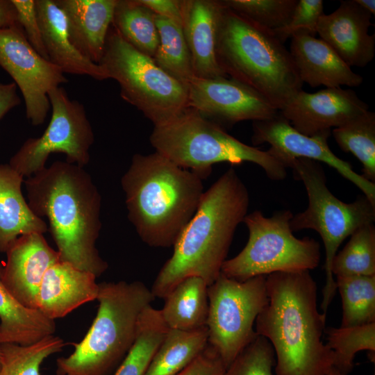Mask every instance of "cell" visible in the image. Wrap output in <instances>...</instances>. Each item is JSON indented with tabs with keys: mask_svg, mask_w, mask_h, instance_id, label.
I'll list each match as a JSON object with an SVG mask.
<instances>
[{
	"mask_svg": "<svg viewBox=\"0 0 375 375\" xmlns=\"http://www.w3.org/2000/svg\"><path fill=\"white\" fill-rule=\"evenodd\" d=\"M24 184L30 208L49 221L60 260L97 278L103 274L108 265L96 247L101 197L92 176L77 165L56 161Z\"/></svg>",
	"mask_w": 375,
	"mask_h": 375,
	"instance_id": "6da1fadb",
	"label": "cell"
},
{
	"mask_svg": "<svg viewBox=\"0 0 375 375\" xmlns=\"http://www.w3.org/2000/svg\"><path fill=\"white\" fill-rule=\"evenodd\" d=\"M268 303L256 320V333L272 344L276 375H327L331 350L322 340L326 314L317 310V286L310 271L266 276Z\"/></svg>",
	"mask_w": 375,
	"mask_h": 375,
	"instance_id": "7a4b0ae2",
	"label": "cell"
},
{
	"mask_svg": "<svg viewBox=\"0 0 375 375\" xmlns=\"http://www.w3.org/2000/svg\"><path fill=\"white\" fill-rule=\"evenodd\" d=\"M249 206L248 190L235 170L227 169L206 191L198 208L180 233L172 256L159 271L151 291L165 299L174 288L190 276L208 286L221 274L222 267L238 225Z\"/></svg>",
	"mask_w": 375,
	"mask_h": 375,
	"instance_id": "3957f363",
	"label": "cell"
},
{
	"mask_svg": "<svg viewBox=\"0 0 375 375\" xmlns=\"http://www.w3.org/2000/svg\"><path fill=\"white\" fill-rule=\"evenodd\" d=\"M202 180L156 151L133 155L121 185L128 219L145 244L173 247L198 208Z\"/></svg>",
	"mask_w": 375,
	"mask_h": 375,
	"instance_id": "277c9868",
	"label": "cell"
},
{
	"mask_svg": "<svg viewBox=\"0 0 375 375\" xmlns=\"http://www.w3.org/2000/svg\"><path fill=\"white\" fill-rule=\"evenodd\" d=\"M217 56L227 76L257 91L278 111L302 90L303 83L284 44L272 31L225 6Z\"/></svg>",
	"mask_w": 375,
	"mask_h": 375,
	"instance_id": "5b68a950",
	"label": "cell"
},
{
	"mask_svg": "<svg viewBox=\"0 0 375 375\" xmlns=\"http://www.w3.org/2000/svg\"><path fill=\"white\" fill-rule=\"evenodd\" d=\"M155 299L140 281L101 282L96 317L74 351L56 360L57 375H110L131 348L142 311Z\"/></svg>",
	"mask_w": 375,
	"mask_h": 375,
	"instance_id": "8992f818",
	"label": "cell"
},
{
	"mask_svg": "<svg viewBox=\"0 0 375 375\" xmlns=\"http://www.w3.org/2000/svg\"><path fill=\"white\" fill-rule=\"evenodd\" d=\"M149 140L155 151L202 179L210 175L213 165L222 162L233 165L254 163L275 181L287 176L285 165L267 151L243 143L190 108L171 121L155 126Z\"/></svg>",
	"mask_w": 375,
	"mask_h": 375,
	"instance_id": "52a82bcc",
	"label": "cell"
},
{
	"mask_svg": "<svg viewBox=\"0 0 375 375\" xmlns=\"http://www.w3.org/2000/svg\"><path fill=\"white\" fill-rule=\"evenodd\" d=\"M294 176L304 185L308 198L307 208L290 220L292 231L312 229L317 232L324 245L326 283L322 290V312L327 310L336 292L331 272L334 256L342 242L359 228L375 221V204L365 195L351 203L337 198L328 188L320 162L297 158L288 165Z\"/></svg>",
	"mask_w": 375,
	"mask_h": 375,
	"instance_id": "ba28073f",
	"label": "cell"
},
{
	"mask_svg": "<svg viewBox=\"0 0 375 375\" xmlns=\"http://www.w3.org/2000/svg\"><path fill=\"white\" fill-rule=\"evenodd\" d=\"M120 87L122 98L155 126L164 124L188 108V86L158 67L153 58L128 43L112 26L99 63Z\"/></svg>",
	"mask_w": 375,
	"mask_h": 375,
	"instance_id": "9c48e42d",
	"label": "cell"
},
{
	"mask_svg": "<svg viewBox=\"0 0 375 375\" xmlns=\"http://www.w3.org/2000/svg\"><path fill=\"white\" fill-rule=\"evenodd\" d=\"M290 210L271 217L260 210L247 214L243 222L248 241L235 257L226 260L221 273L240 281L276 272L310 271L320 261V244L309 237L297 238L290 228Z\"/></svg>",
	"mask_w": 375,
	"mask_h": 375,
	"instance_id": "30bf717a",
	"label": "cell"
},
{
	"mask_svg": "<svg viewBox=\"0 0 375 375\" xmlns=\"http://www.w3.org/2000/svg\"><path fill=\"white\" fill-rule=\"evenodd\" d=\"M208 344L227 368L258 335L253 326L269 300L266 276L240 281L221 273L208 287Z\"/></svg>",
	"mask_w": 375,
	"mask_h": 375,
	"instance_id": "8fae6325",
	"label": "cell"
},
{
	"mask_svg": "<svg viewBox=\"0 0 375 375\" xmlns=\"http://www.w3.org/2000/svg\"><path fill=\"white\" fill-rule=\"evenodd\" d=\"M48 97L52 109L48 126L40 137L27 139L9 162L24 178L46 167L51 153H65L67 162L81 167L90 161L94 135L83 105L70 99L60 86Z\"/></svg>",
	"mask_w": 375,
	"mask_h": 375,
	"instance_id": "7c38bea8",
	"label": "cell"
},
{
	"mask_svg": "<svg viewBox=\"0 0 375 375\" xmlns=\"http://www.w3.org/2000/svg\"><path fill=\"white\" fill-rule=\"evenodd\" d=\"M0 67L20 90L26 118L33 126L43 124L51 108L48 93L68 79L33 48L19 23L0 28Z\"/></svg>",
	"mask_w": 375,
	"mask_h": 375,
	"instance_id": "4fadbf2b",
	"label": "cell"
},
{
	"mask_svg": "<svg viewBox=\"0 0 375 375\" xmlns=\"http://www.w3.org/2000/svg\"><path fill=\"white\" fill-rule=\"evenodd\" d=\"M331 134L307 136L299 133L278 112L269 119L253 122L251 141L253 145L267 143L268 153L288 165L297 158L324 162L358 187L375 204V183L356 173L351 164L338 158L331 150L328 139Z\"/></svg>",
	"mask_w": 375,
	"mask_h": 375,
	"instance_id": "5bb4252c",
	"label": "cell"
},
{
	"mask_svg": "<svg viewBox=\"0 0 375 375\" xmlns=\"http://www.w3.org/2000/svg\"><path fill=\"white\" fill-rule=\"evenodd\" d=\"M188 108L222 127L269 119L278 110L249 86L228 77H194L188 85Z\"/></svg>",
	"mask_w": 375,
	"mask_h": 375,
	"instance_id": "9a60e30c",
	"label": "cell"
},
{
	"mask_svg": "<svg viewBox=\"0 0 375 375\" xmlns=\"http://www.w3.org/2000/svg\"><path fill=\"white\" fill-rule=\"evenodd\" d=\"M369 106L351 89L325 88L315 93L303 90L279 111L294 128L307 136L331 134Z\"/></svg>",
	"mask_w": 375,
	"mask_h": 375,
	"instance_id": "2e32d148",
	"label": "cell"
},
{
	"mask_svg": "<svg viewBox=\"0 0 375 375\" xmlns=\"http://www.w3.org/2000/svg\"><path fill=\"white\" fill-rule=\"evenodd\" d=\"M1 280L10 293L24 306L37 309L39 288L47 269L60 260L43 234L33 233L17 238L6 251Z\"/></svg>",
	"mask_w": 375,
	"mask_h": 375,
	"instance_id": "e0dca14e",
	"label": "cell"
},
{
	"mask_svg": "<svg viewBox=\"0 0 375 375\" xmlns=\"http://www.w3.org/2000/svg\"><path fill=\"white\" fill-rule=\"evenodd\" d=\"M372 16L355 0L340 1L334 12L320 17L317 33L350 67H363L375 54V36L368 33Z\"/></svg>",
	"mask_w": 375,
	"mask_h": 375,
	"instance_id": "ac0fdd59",
	"label": "cell"
},
{
	"mask_svg": "<svg viewBox=\"0 0 375 375\" xmlns=\"http://www.w3.org/2000/svg\"><path fill=\"white\" fill-rule=\"evenodd\" d=\"M224 6L221 0H182V28L191 56L194 77H228L217 56L219 24Z\"/></svg>",
	"mask_w": 375,
	"mask_h": 375,
	"instance_id": "d6986e66",
	"label": "cell"
},
{
	"mask_svg": "<svg viewBox=\"0 0 375 375\" xmlns=\"http://www.w3.org/2000/svg\"><path fill=\"white\" fill-rule=\"evenodd\" d=\"M291 38L290 53L301 82L312 88L342 85L358 87L363 78L355 73L335 51L320 38L299 31Z\"/></svg>",
	"mask_w": 375,
	"mask_h": 375,
	"instance_id": "ffe728a7",
	"label": "cell"
},
{
	"mask_svg": "<svg viewBox=\"0 0 375 375\" xmlns=\"http://www.w3.org/2000/svg\"><path fill=\"white\" fill-rule=\"evenodd\" d=\"M97 276L72 264L58 260L46 272L36 299V307L45 317L62 318L85 303L97 299Z\"/></svg>",
	"mask_w": 375,
	"mask_h": 375,
	"instance_id": "44dd1931",
	"label": "cell"
},
{
	"mask_svg": "<svg viewBox=\"0 0 375 375\" xmlns=\"http://www.w3.org/2000/svg\"><path fill=\"white\" fill-rule=\"evenodd\" d=\"M65 15L70 40L86 58L99 64L112 24L117 0H54Z\"/></svg>",
	"mask_w": 375,
	"mask_h": 375,
	"instance_id": "7402d4cb",
	"label": "cell"
},
{
	"mask_svg": "<svg viewBox=\"0 0 375 375\" xmlns=\"http://www.w3.org/2000/svg\"><path fill=\"white\" fill-rule=\"evenodd\" d=\"M43 42L49 61L64 74L108 78L103 67L84 57L72 43L64 13L54 0H35Z\"/></svg>",
	"mask_w": 375,
	"mask_h": 375,
	"instance_id": "603a6c76",
	"label": "cell"
},
{
	"mask_svg": "<svg viewBox=\"0 0 375 375\" xmlns=\"http://www.w3.org/2000/svg\"><path fill=\"white\" fill-rule=\"evenodd\" d=\"M24 177L8 164H0V253L19 236L44 234L47 223L36 216L22 191Z\"/></svg>",
	"mask_w": 375,
	"mask_h": 375,
	"instance_id": "cb8c5ba5",
	"label": "cell"
},
{
	"mask_svg": "<svg viewBox=\"0 0 375 375\" xmlns=\"http://www.w3.org/2000/svg\"><path fill=\"white\" fill-rule=\"evenodd\" d=\"M2 269L0 262V344L28 345L54 335L55 321L22 305L3 284Z\"/></svg>",
	"mask_w": 375,
	"mask_h": 375,
	"instance_id": "d4e9b609",
	"label": "cell"
},
{
	"mask_svg": "<svg viewBox=\"0 0 375 375\" xmlns=\"http://www.w3.org/2000/svg\"><path fill=\"white\" fill-rule=\"evenodd\" d=\"M208 285L201 278L183 280L165 297L160 310L170 329L190 331L206 326L208 314Z\"/></svg>",
	"mask_w": 375,
	"mask_h": 375,
	"instance_id": "484cf974",
	"label": "cell"
},
{
	"mask_svg": "<svg viewBox=\"0 0 375 375\" xmlns=\"http://www.w3.org/2000/svg\"><path fill=\"white\" fill-rule=\"evenodd\" d=\"M208 344L206 326L190 331L169 328L144 375H178L204 351Z\"/></svg>",
	"mask_w": 375,
	"mask_h": 375,
	"instance_id": "4316f807",
	"label": "cell"
},
{
	"mask_svg": "<svg viewBox=\"0 0 375 375\" xmlns=\"http://www.w3.org/2000/svg\"><path fill=\"white\" fill-rule=\"evenodd\" d=\"M112 26L137 50L154 56L159 44L155 14L139 0H117Z\"/></svg>",
	"mask_w": 375,
	"mask_h": 375,
	"instance_id": "83f0119b",
	"label": "cell"
},
{
	"mask_svg": "<svg viewBox=\"0 0 375 375\" xmlns=\"http://www.w3.org/2000/svg\"><path fill=\"white\" fill-rule=\"evenodd\" d=\"M169 328L151 304L141 312L135 341L114 375H144Z\"/></svg>",
	"mask_w": 375,
	"mask_h": 375,
	"instance_id": "f1b7e54d",
	"label": "cell"
},
{
	"mask_svg": "<svg viewBox=\"0 0 375 375\" xmlns=\"http://www.w3.org/2000/svg\"><path fill=\"white\" fill-rule=\"evenodd\" d=\"M155 22L159 44L153 60L167 74L188 86L194 75L182 26L158 15H155Z\"/></svg>",
	"mask_w": 375,
	"mask_h": 375,
	"instance_id": "f546056e",
	"label": "cell"
},
{
	"mask_svg": "<svg viewBox=\"0 0 375 375\" xmlns=\"http://www.w3.org/2000/svg\"><path fill=\"white\" fill-rule=\"evenodd\" d=\"M340 148L362 165V176L375 183V113L367 110L331 130Z\"/></svg>",
	"mask_w": 375,
	"mask_h": 375,
	"instance_id": "4dcf8cb0",
	"label": "cell"
},
{
	"mask_svg": "<svg viewBox=\"0 0 375 375\" xmlns=\"http://www.w3.org/2000/svg\"><path fill=\"white\" fill-rule=\"evenodd\" d=\"M342 303L341 327L375 322V275L338 276Z\"/></svg>",
	"mask_w": 375,
	"mask_h": 375,
	"instance_id": "1f68e13d",
	"label": "cell"
},
{
	"mask_svg": "<svg viewBox=\"0 0 375 375\" xmlns=\"http://www.w3.org/2000/svg\"><path fill=\"white\" fill-rule=\"evenodd\" d=\"M65 346V341L54 335L28 345L0 344V375H40L43 362Z\"/></svg>",
	"mask_w": 375,
	"mask_h": 375,
	"instance_id": "d6a6232c",
	"label": "cell"
},
{
	"mask_svg": "<svg viewBox=\"0 0 375 375\" xmlns=\"http://www.w3.org/2000/svg\"><path fill=\"white\" fill-rule=\"evenodd\" d=\"M333 258L331 272L338 276L375 275V227L369 224L357 229Z\"/></svg>",
	"mask_w": 375,
	"mask_h": 375,
	"instance_id": "836d02e7",
	"label": "cell"
},
{
	"mask_svg": "<svg viewBox=\"0 0 375 375\" xmlns=\"http://www.w3.org/2000/svg\"><path fill=\"white\" fill-rule=\"evenodd\" d=\"M326 333L328 347L333 355V367L347 375L353 367L356 354L368 351L371 360L375 357V322L350 327L329 328Z\"/></svg>",
	"mask_w": 375,
	"mask_h": 375,
	"instance_id": "e575fe53",
	"label": "cell"
},
{
	"mask_svg": "<svg viewBox=\"0 0 375 375\" xmlns=\"http://www.w3.org/2000/svg\"><path fill=\"white\" fill-rule=\"evenodd\" d=\"M298 0H221L240 16L271 31L290 21Z\"/></svg>",
	"mask_w": 375,
	"mask_h": 375,
	"instance_id": "d590c367",
	"label": "cell"
},
{
	"mask_svg": "<svg viewBox=\"0 0 375 375\" xmlns=\"http://www.w3.org/2000/svg\"><path fill=\"white\" fill-rule=\"evenodd\" d=\"M275 363L272 344L265 338L257 335L240 351L223 375H274Z\"/></svg>",
	"mask_w": 375,
	"mask_h": 375,
	"instance_id": "8d00e7d4",
	"label": "cell"
},
{
	"mask_svg": "<svg viewBox=\"0 0 375 375\" xmlns=\"http://www.w3.org/2000/svg\"><path fill=\"white\" fill-rule=\"evenodd\" d=\"M322 0H298L289 22L283 28L272 31L284 44L299 31H306L311 35L317 34V26L324 14Z\"/></svg>",
	"mask_w": 375,
	"mask_h": 375,
	"instance_id": "74e56055",
	"label": "cell"
},
{
	"mask_svg": "<svg viewBox=\"0 0 375 375\" xmlns=\"http://www.w3.org/2000/svg\"><path fill=\"white\" fill-rule=\"evenodd\" d=\"M17 12L18 23L33 48L44 58L49 57L43 42L35 0H11Z\"/></svg>",
	"mask_w": 375,
	"mask_h": 375,
	"instance_id": "f35d334b",
	"label": "cell"
},
{
	"mask_svg": "<svg viewBox=\"0 0 375 375\" xmlns=\"http://www.w3.org/2000/svg\"><path fill=\"white\" fill-rule=\"evenodd\" d=\"M226 369L219 354L208 344L204 351L178 375H223Z\"/></svg>",
	"mask_w": 375,
	"mask_h": 375,
	"instance_id": "ab89813d",
	"label": "cell"
},
{
	"mask_svg": "<svg viewBox=\"0 0 375 375\" xmlns=\"http://www.w3.org/2000/svg\"><path fill=\"white\" fill-rule=\"evenodd\" d=\"M155 15L167 18L182 26L181 0H139Z\"/></svg>",
	"mask_w": 375,
	"mask_h": 375,
	"instance_id": "60d3db41",
	"label": "cell"
},
{
	"mask_svg": "<svg viewBox=\"0 0 375 375\" xmlns=\"http://www.w3.org/2000/svg\"><path fill=\"white\" fill-rule=\"evenodd\" d=\"M17 88L14 82L3 83L0 81V119L21 103Z\"/></svg>",
	"mask_w": 375,
	"mask_h": 375,
	"instance_id": "b9f144b4",
	"label": "cell"
},
{
	"mask_svg": "<svg viewBox=\"0 0 375 375\" xmlns=\"http://www.w3.org/2000/svg\"><path fill=\"white\" fill-rule=\"evenodd\" d=\"M18 24L17 12L11 0H0V28Z\"/></svg>",
	"mask_w": 375,
	"mask_h": 375,
	"instance_id": "7bdbcfd3",
	"label": "cell"
},
{
	"mask_svg": "<svg viewBox=\"0 0 375 375\" xmlns=\"http://www.w3.org/2000/svg\"><path fill=\"white\" fill-rule=\"evenodd\" d=\"M355 1L363 9L370 12L372 15L375 14V1L374 0H355Z\"/></svg>",
	"mask_w": 375,
	"mask_h": 375,
	"instance_id": "ee69618b",
	"label": "cell"
},
{
	"mask_svg": "<svg viewBox=\"0 0 375 375\" xmlns=\"http://www.w3.org/2000/svg\"><path fill=\"white\" fill-rule=\"evenodd\" d=\"M327 375H345L344 374L340 372L338 369H337L335 367H333Z\"/></svg>",
	"mask_w": 375,
	"mask_h": 375,
	"instance_id": "f6af8a7d",
	"label": "cell"
},
{
	"mask_svg": "<svg viewBox=\"0 0 375 375\" xmlns=\"http://www.w3.org/2000/svg\"><path fill=\"white\" fill-rule=\"evenodd\" d=\"M1 351H0V367H1Z\"/></svg>",
	"mask_w": 375,
	"mask_h": 375,
	"instance_id": "bcb514c9",
	"label": "cell"
}]
</instances>
